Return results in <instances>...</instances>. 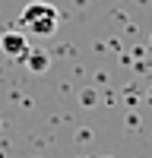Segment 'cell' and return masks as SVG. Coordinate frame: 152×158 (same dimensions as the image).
I'll list each match as a JSON object with an SVG mask.
<instances>
[{"label": "cell", "instance_id": "obj_1", "mask_svg": "<svg viewBox=\"0 0 152 158\" xmlns=\"http://www.w3.org/2000/svg\"><path fill=\"white\" fill-rule=\"evenodd\" d=\"M57 10L44 3V0H32L29 6L22 10V16H19V29L25 35H38V38H48V35H54L57 32Z\"/></svg>", "mask_w": 152, "mask_h": 158}, {"label": "cell", "instance_id": "obj_2", "mask_svg": "<svg viewBox=\"0 0 152 158\" xmlns=\"http://www.w3.org/2000/svg\"><path fill=\"white\" fill-rule=\"evenodd\" d=\"M0 48H3V54H10V57H29V54H32L25 32H3Z\"/></svg>", "mask_w": 152, "mask_h": 158}]
</instances>
